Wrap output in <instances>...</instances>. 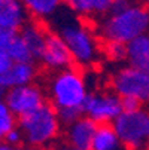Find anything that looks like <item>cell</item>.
I'll use <instances>...</instances> for the list:
<instances>
[{"instance_id": "cell-7", "label": "cell", "mask_w": 149, "mask_h": 150, "mask_svg": "<svg viewBox=\"0 0 149 150\" xmlns=\"http://www.w3.org/2000/svg\"><path fill=\"white\" fill-rule=\"evenodd\" d=\"M124 112L122 100L111 89H98L90 94L82 115L97 125H112Z\"/></svg>"}, {"instance_id": "cell-5", "label": "cell", "mask_w": 149, "mask_h": 150, "mask_svg": "<svg viewBox=\"0 0 149 150\" xmlns=\"http://www.w3.org/2000/svg\"><path fill=\"white\" fill-rule=\"evenodd\" d=\"M108 85L121 100L149 107V70L124 64L112 71Z\"/></svg>"}, {"instance_id": "cell-10", "label": "cell", "mask_w": 149, "mask_h": 150, "mask_svg": "<svg viewBox=\"0 0 149 150\" xmlns=\"http://www.w3.org/2000/svg\"><path fill=\"white\" fill-rule=\"evenodd\" d=\"M37 66L31 62H12L11 66L0 73V98L16 86L36 82L37 79Z\"/></svg>"}, {"instance_id": "cell-11", "label": "cell", "mask_w": 149, "mask_h": 150, "mask_svg": "<svg viewBox=\"0 0 149 150\" xmlns=\"http://www.w3.org/2000/svg\"><path fill=\"white\" fill-rule=\"evenodd\" d=\"M97 129V123L87 116H79L73 122L64 125V143L79 149H90L93 137Z\"/></svg>"}, {"instance_id": "cell-12", "label": "cell", "mask_w": 149, "mask_h": 150, "mask_svg": "<svg viewBox=\"0 0 149 150\" xmlns=\"http://www.w3.org/2000/svg\"><path fill=\"white\" fill-rule=\"evenodd\" d=\"M30 15L21 0H0V28L19 33L29 21Z\"/></svg>"}, {"instance_id": "cell-13", "label": "cell", "mask_w": 149, "mask_h": 150, "mask_svg": "<svg viewBox=\"0 0 149 150\" xmlns=\"http://www.w3.org/2000/svg\"><path fill=\"white\" fill-rule=\"evenodd\" d=\"M48 34H49V28L45 27V23H39V21H34V19H30L21 28L19 36L24 40L27 49L30 51L33 61H39L42 52H43Z\"/></svg>"}, {"instance_id": "cell-14", "label": "cell", "mask_w": 149, "mask_h": 150, "mask_svg": "<svg viewBox=\"0 0 149 150\" xmlns=\"http://www.w3.org/2000/svg\"><path fill=\"white\" fill-rule=\"evenodd\" d=\"M31 19L48 23L54 19L63 9V0H21Z\"/></svg>"}, {"instance_id": "cell-8", "label": "cell", "mask_w": 149, "mask_h": 150, "mask_svg": "<svg viewBox=\"0 0 149 150\" xmlns=\"http://www.w3.org/2000/svg\"><path fill=\"white\" fill-rule=\"evenodd\" d=\"M3 100L11 109V112L18 119L26 115L33 113L39 107L48 103L45 88L36 82L21 85V86H16V88L8 91L5 94Z\"/></svg>"}, {"instance_id": "cell-1", "label": "cell", "mask_w": 149, "mask_h": 150, "mask_svg": "<svg viewBox=\"0 0 149 150\" xmlns=\"http://www.w3.org/2000/svg\"><path fill=\"white\" fill-rule=\"evenodd\" d=\"M45 91L48 103L57 110L64 125L82 116L83 105L91 94L83 69L75 66L51 73L45 85Z\"/></svg>"}, {"instance_id": "cell-25", "label": "cell", "mask_w": 149, "mask_h": 150, "mask_svg": "<svg viewBox=\"0 0 149 150\" xmlns=\"http://www.w3.org/2000/svg\"><path fill=\"white\" fill-rule=\"evenodd\" d=\"M0 150H31L27 146H9L6 143H0Z\"/></svg>"}, {"instance_id": "cell-15", "label": "cell", "mask_w": 149, "mask_h": 150, "mask_svg": "<svg viewBox=\"0 0 149 150\" xmlns=\"http://www.w3.org/2000/svg\"><path fill=\"white\" fill-rule=\"evenodd\" d=\"M127 64L149 70V33L127 43Z\"/></svg>"}, {"instance_id": "cell-21", "label": "cell", "mask_w": 149, "mask_h": 150, "mask_svg": "<svg viewBox=\"0 0 149 150\" xmlns=\"http://www.w3.org/2000/svg\"><path fill=\"white\" fill-rule=\"evenodd\" d=\"M115 0H91V15L90 19H101L112 12Z\"/></svg>"}, {"instance_id": "cell-27", "label": "cell", "mask_w": 149, "mask_h": 150, "mask_svg": "<svg viewBox=\"0 0 149 150\" xmlns=\"http://www.w3.org/2000/svg\"><path fill=\"white\" fill-rule=\"evenodd\" d=\"M139 2H140V3H143L146 8H149V0H139Z\"/></svg>"}, {"instance_id": "cell-22", "label": "cell", "mask_w": 149, "mask_h": 150, "mask_svg": "<svg viewBox=\"0 0 149 150\" xmlns=\"http://www.w3.org/2000/svg\"><path fill=\"white\" fill-rule=\"evenodd\" d=\"M3 143L9 144V146H23L24 144V137H23V132H21V129L16 126L14 128V129H11L5 138H3Z\"/></svg>"}, {"instance_id": "cell-17", "label": "cell", "mask_w": 149, "mask_h": 150, "mask_svg": "<svg viewBox=\"0 0 149 150\" xmlns=\"http://www.w3.org/2000/svg\"><path fill=\"white\" fill-rule=\"evenodd\" d=\"M101 58L116 67L124 66L127 64V45L118 42H103Z\"/></svg>"}, {"instance_id": "cell-28", "label": "cell", "mask_w": 149, "mask_h": 150, "mask_svg": "<svg viewBox=\"0 0 149 150\" xmlns=\"http://www.w3.org/2000/svg\"><path fill=\"white\" fill-rule=\"evenodd\" d=\"M0 143H3V138L2 137H0Z\"/></svg>"}, {"instance_id": "cell-23", "label": "cell", "mask_w": 149, "mask_h": 150, "mask_svg": "<svg viewBox=\"0 0 149 150\" xmlns=\"http://www.w3.org/2000/svg\"><path fill=\"white\" fill-rule=\"evenodd\" d=\"M18 33H14V31H8V30H2L0 28V51L3 52H8L9 46L12 45L14 39L16 37Z\"/></svg>"}, {"instance_id": "cell-26", "label": "cell", "mask_w": 149, "mask_h": 150, "mask_svg": "<svg viewBox=\"0 0 149 150\" xmlns=\"http://www.w3.org/2000/svg\"><path fill=\"white\" fill-rule=\"evenodd\" d=\"M52 150H90V149H79V147H73V146H69L66 143H63V144L55 146Z\"/></svg>"}, {"instance_id": "cell-18", "label": "cell", "mask_w": 149, "mask_h": 150, "mask_svg": "<svg viewBox=\"0 0 149 150\" xmlns=\"http://www.w3.org/2000/svg\"><path fill=\"white\" fill-rule=\"evenodd\" d=\"M8 57L11 58L12 62H31L33 61V57L30 54V51L27 49L24 40L21 39L19 33L16 34V37L14 39L12 45L9 46L8 49Z\"/></svg>"}, {"instance_id": "cell-24", "label": "cell", "mask_w": 149, "mask_h": 150, "mask_svg": "<svg viewBox=\"0 0 149 150\" xmlns=\"http://www.w3.org/2000/svg\"><path fill=\"white\" fill-rule=\"evenodd\" d=\"M12 64V61H11V58L8 57V54L6 52H3V51H0V73H3L9 66Z\"/></svg>"}, {"instance_id": "cell-9", "label": "cell", "mask_w": 149, "mask_h": 150, "mask_svg": "<svg viewBox=\"0 0 149 150\" xmlns=\"http://www.w3.org/2000/svg\"><path fill=\"white\" fill-rule=\"evenodd\" d=\"M39 62L49 73L60 71V70H64L73 66V58H72V54L66 45V42L54 30H49L46 43H45L43 52H42L39 58Z\"/></svg>"}, {"instance_id": "cell-16", "label": "cell", "mask_w": 149, "mask_h": 150, "mask_svg": "<svg viewBox=\"0 0 149 150\" xmlns=\"http://www.w3.org/2000/svg\"><path fill=\"white\" fill-rule=\"evenodd\" d=\"M122 143L113 125H97L90 150H121Z\"/></svg>"}, {"instance_id": "cell-19", "label": "cell", "mask_w": 149, "mask_h": 150, "mask_svg": "<svg viewBox=\"0 0 149 150\" xmlns=\"http://www.w3.org/2000/svg\"><path fill=\"white\" fill-rule=\"evenodd\" d=\"M16 126H18V117L11 112L5 100L0 98V137L5 138V135Z\"/></svg>"}, {"instance_id": "cell-20", "label": "cell", "mask_w": 149, "mask_h": 150, "mask_svg": "<svg viewBox=\"0 0 149 150\" xmlns=\"http://www.w3.org/2000/svg\"><path fill=\"white\" fill-rule=\"evenodd\" d=\"M63 5L67 11L79 18L90 19L91 15V0H63Z\"/></svg>"}, {"instance_id": "cell-2", "label": "cell", "mask_w": 149, "mask_h": 150, "mask_svg": "<svg viewBox=\"0 0 149 150\" xmlns=\"http://www.w3.org/2000/svg\"><path fill=\"white\" fill-rule=\"evenodd\" d=\"M54 31L61 36L72 54L73 64L81 69H90L101 59L103 42L90 19L79 18L73 13L64 16L61 12L54 18Z\"/></svg>"}, {"instance_id": "cell-3", "label": "cell", "mask_w": 149, "mask_h": 150, "mask_svg": "<svg viewBox=\"0 0 149 150\" xmlns=\"http://www.w3.org/2000/svg\"><path fill=\"white\" fill-rule=\"evenodd\" d=\"M97 34L101 42L130 43L136 37L149 33V8L139 0L112 12L97 21Z\"/></svg>"}, {"instance_id": "cell-4", "label": "cell", "mask_w": 149, "mask_h": 150, "mask_svg": "<svg viewBox=\"0 0 149 150\" xmlns=\"http://www.w3.org/2000/svg\"><path fill=\"white\" fill-rule=\"evenodd\" d=\"M18 128L23 132L24 146L33 150L54 149L64 131L57 110L46 103L30 115L18 119Z\"/></svg>"}, {"instance_id": "cell-6", "label": "cell", "mask_w": 149, "mask_h": 150, "mask_svg": "<svg viewBox=\"0 0 149 150\" xmlns=\"http://www.w3.org/2000/svg\"><path fill=\"white\" fill-rule=\"evenodd\" d=\"M112 125L125 150H149V107L124 110Z\"/></svg>"}]
</instances>
